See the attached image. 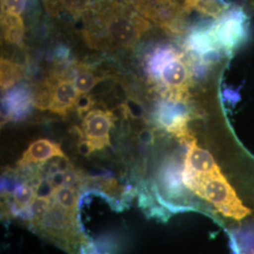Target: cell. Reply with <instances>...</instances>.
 Here are the masks:
<instances>
[{
  "mask_svg": "<svg viewBox=\"0 0 254 254\" xmlns=\"http://www.w3.org/2000/svg\"><path fill=\"white\" fill-rule=\"evenodd\" d=\"M84 17L88 19L82 36L96 50L130 49L151 27L145 17L121 0L98 3Z\"/></svg>",
  "mask_w": 254,
  "mask_h": 254,
  "instance_id": "1",
  "label": "cell"
},
{
  "mask_svg": "<svg viewBox=\"0 0 254 254\" xmlns=\"http://www.w3.org/2000/svg\"><path fill=\"white\" fill-rule=\"evenodd\" d=\"M146 71L157 82L167 100L187 102L192 81V67L185 54L173 46H158L146 58Z\"/></svg>",
  "mask_w": 254,
  "mask_h": 254,
  "instance_id": "2",
  "label": "cell"
},
{
  "mask_svg": "<svg viewBox=\"0 0 254 254\" xmlns=\"http://www.w3.org/2000/svg\"><path fill=\"white\" fill-rule=\"evenodd\" d=\"M186 188L212 204L225 218L240 220L250 214V210L239 200L220 168L192 180Z\"/></svg>",
  "mask_w": 254,
  "mask_h": 254,
  "instance_id": "3",
  "label": "cell"
},
{
  "mask_svg": "<svg viewBox=\"0 0 254 254\" xmlns=\"http://www.w3.org/2000/svg\"><path fill=\"white\" fill-rule=\"evenodd\" d=\"M127 4L164 31L174 35L184 32L186 10L175 0H130Z\"/></svg>",
  "mask_w": 254,
  "mask_h": 254,
  "instance_id": "4",
  "label": "cell"
},
{
  "mask_svg": "<svg viewBox=\"0 0 254 254\" xmlns=\"http://www.w3.org/2000/svg\"><path fill=\"white\" fill-rule=\"evenodd\" d=\"M207 31L218 52L230 54L245 40L246 14L241 9H230L207 27Z\"/></svg>",
  "mask_w": 254,
  "mask_h": 254,
  "instance_id": "5",
  "label": "cell"
},
{
  "mask_svg": "<svg viewBox=\"0 0 254 254\" xmlns=\"http://www.w3.org/2000/svg\"><path fill=\"white\" fill-rule=\"evenodd\" d=\"M154 118L159 127L187 144L194 138L188 127L191 120V112L187 102L164 99L158 105Z\"/></svg>",
  "mask_w": 254,
  "mask_h": 254,
  "instance_id": "6",
  "label": "cell"
},
{
  "mask_svg": "<svg viewBox=\"0 0 254 254\" xmlns=\"http://www.w3.org/2000/svg\"><path fill=\"white\" fill-rule=\"evenodd\" d=\"M34 106L33 91L26 84H18L5 91L2 97V123L26 118Z\"/></svg>",
  "mask_w": 254,
  "mask_h": 254,
  "instance_id": "7",
  "label": "cell"
},
{
  "mask_svg": "<svg viewBox=\"0 0 254 254\" xmlns=\"http://www.w3.org/2000/svg\"><path fill=\"white\" fill-rule=\"evenodd\" d=\"M114 124L111 112L102 109H92L82 122L83 135L90 140L96 150L110 145L109 132Z\"/></svg>",
  "mask_w": 254,
  "mask_h": 254,
  "instance_id": "8",
  "label": "cell"
},
{
  "mask_svg": "<svg viewBox=\"0 0 254 254\" xmlns=\"http://www.w3.org/2000/svg\"><path fill=\"white\" fill-rule=\"evenodd\" d=\"M54 86L49 110L61 116H66L77 104L79 93L76 90L73 79L62 73L54 72Z\"/></svg>",
  "mask_w": 254,
  "mask_h": 254,
  "instance_id": "9",
  "label": "cell"
},
{
  "mask_svg": "<svg viewBox=\"0 0 254 254\" xmlns=\"http://www.w3.org/2000/svg\"><path fill=\"white\" fill-rule=\"evenodd\" d=\"M52 157H66L61 145L48 139H38L32 142L19 160V167L41 163Z\"/></svg>",
  "mask_w": 254,
  "mask_h": 254,
  "instance_id": "10",
  "label": "cell"
},
{
  "mask_svg": "<svg viewBox=\"0 0 254 254\" xmlns=\"http://www.w3.org/2000/svg\"><path fill=\"white\" fill-rule=\"evenodd\" d=\"M1 26L5 42L19 47H24L26 27L21 15L1 13Z\"/></svg>",
  "mask_w": 254,
  "mask_h": 254,
  "instance_id": "11",
  "label": "cell"
},
{
  "mask_svg": "<svg viewBox=\"0 0 254 254\" xmlns=\"http://www.w3.org/2000/svg\"><path fill=\"white\" fill-rule=\"evenodd\" d=\"M73 73V84L79 95L88 94L94 86L104 79L103 76L94 73L91 67L80 63L74 65Z\"/></svg>",
  "mask_w": 254,
  "mask_h": 254,
  "instance_id": "12",
  "label": "cell"
},
{
  "mask_svg": "<svg viewBox=\"0 0 254 254\" xmlns=\"http://www.w3.org/2000/svg\"><path fill=\"white\" fill-rule=\"evenodd\" d=\"M23 77V67L8 59H1V90L7 91Z\"/></svg>",
  "mask_w": 254,
  "mask_h": 254,
  "instance_id": "13",
  "label": "cell"
},
{
  "mask_svg": "<svg viewBox=\"0 0 254 254\" xmlns=\"http://www.w3.org/2000/svg\"><path fill=\"white\" fill-rule=\"evenodd\" d=\"M36 198L35 190L27 183L20 184L12 192V211L21 214L27 210Z\"/></svg>",
  "mask_w": 254,
  "mask_h": 254,
  "instance_id": "14",
  "label": "cell"
},
{
  "mask_svg": "<svg viewBox=\"0 0 254 254\" xmlns=\"http://www.w3.org/2000/svg\"><path fill=\"white\" fill-rule=\"evenodd\" d=\"M53 200L69 214L73 215L78 207V194L75 189L62 187L56 190L52 196Z\"/></svg>",
  "mask_w": 254,
  "mask_h": 254,
  "instance_id": "15",
  "label": "cell"
},
{
  "mask_svg": "<svg viewBox=\"0 0 254 254\" xmlns=\"http://www.w3.org/2000/svg\"><path fill=\"white\" fill-rule=\"evenodd\" d=\"M64 9L78 18L87 14L93 7L94 0H62Z\"/></svg>",
  "mask_w": 254,
  "mask_h": 254,
  "instance_id": "16",
  "label": "cell"
},
{
  "mask_svg": "<svg viewBox=\"0 0 254 254\" xmlns=\"http://www.w3.org/2000/svg\"><path fill=\"white\" fill-rule=\"evenodd\" d=\"M51 201V198H35L29 206L30 218L34 221L43 220L50 207Z\"/></svg>",
  "mask_w": 254,
  "mask_h": 254,
  "instance_id": "17",
  "label": "cell"
},
{
  "mask_svg": "<svg viewBox=\"0 0 254 254\" xmlns=\"http://www.w3.org/2000/svg\"><path fill=\"white\" fill-rule=\"evenodd\" d=\"M225 9L226 7H224L223 4H220L217 0H201L196 9L200 11L201 14L217 19L225 12Z\"/></svg>",
  "mask_w": 254,
  "mask_h": 254,
  "instance_id": "18",
  "label": "cell"
},
{
  "mask_svg": "<svg viewBox=\"0 0 254 254\" xmlns=\"http://www.w3.org/2000/svg\"><path fill=\"white\" fill-rule=\"evenodd\" d=\"M27 0H1V13L21 15L27 7Z\"/></svg>",
  "mask_w": 254,
  "mask_h": 254,
  "instance_id": "19",
  "label": "cell"
},
{
  "mask_svg": "<svg viewBox=\"0 0 254 254\" xmlns=\"http://www.w3.org/2000/svg\"><path fill=\"white\" fill-rule=\"evenodd\" d=\"M94 105V100L92 98V96L90 94H83L80 95L78 101H77V104H76V110H77V113L78 115L82 117V116H86L91 110V108L93 107Z\"/></svg>",
  "mask_w": 254,
  "mask_h": 254,
  "instance_id": "20",
  "label": "cell"
},
{
  "mask_svg": "<svg viewBox=\"0 0 254 254\" xmlns=\"http://www.w3.org/2000/svg\"><path fill=\"white\" fill-rule=\"evenodd\" d=\"M55 189L47 178H43L35 188L36 198H52Z\"/></svg>",
  "mask_w": 254,
  "mask_h": 254,
  "instance_id": "21",
  "label": "cell"
},
{
  "mask_svg": "<svg viewBox=\"0 0 254 254\" xmlns=\"http://www.w3.org/2000/svg\"><path fill=\"white\" fill-rule=\"evenodd\" d=\"M124 110L127 114H129L133 118H141L144 115V109L142 106L138 102L131 98L127 99L126 105L124 106Z\"/></svg>",
  "mask_w": 254,
  "mask_h": 254,
  "instance_id": "22",
  "label": "cell"
},
{
  "mask_svg": "<svg viewBox=\"0 0 254 254\" xmlns=\"http://www.w3.org/2000/svg\"><path fill=\"white\" fill-rule=\"evenodd\" d=\"M81 182L79 173L72 168L68 169L64 172V186L66 188H73L75 189L76 186H78ZM76 190V189H75Z\"/></svg>",
  "mask_w": 254,
  "mask_h": 254,
  "instance_id": "23",
  "label": "cell"
},
{
  "mask_svg": "<svg viewBox=\"0 0 254 254\" xmlns=\"http://www.w3.org/2000/svg\"><path fill=\"white\" fill-rule=\"evenodd\" d=\"M46 11L52 15L57 16L62 10H64L62 0H43Z\"/></svg>",
  "mask_w": 254,
  "mask_h": 254,
  "instance_id": "24",
  "label": "cell"
},
{
  "mask_svg": "<svg viewBox=\"0 0 254 254\" xmlns=\"http://www.w3.org/2000/svg\"><path fill=\"white\" fill-rule=\"evenodd\" d=\"M47 179L51 183L53 188L56 190L64 186V172H57L47 177Z\"/></svg>",
  "mask_w": 254,
  "mask_h": 254,
  "instance_id": "25",
  "label": "cell"
},
{
  "mask_svg": "<svg viewBox=\"0 0 254 254\" xmlns=\"http://www.w3.org/2000/svg\"><path fill=\"white\" fill-rule=\"evenodd\" d=\"M94 150H96L95 147L88 139L82 140L78 144V151L84 156H89L92 152H94Z\"/></svg>",
  "mask_w": 254,
  "mask_h": 254,
  "instance_id": "26",
  "label": "cell"
},
{
  "mask_svg": "<svg viewBox=\"0 0 254 254\" xmlns=\"http://www.w3.org/2000/svg\"><path fill=\"white\" fill-rule=\"evenodd\" d=\"M154 133L151 130H149V129L142 130L139 133V141L142 144L148 145V144H150V143H152L154 141Z\"/></svg>",
  "mask_w": 254,
  "mask_h": 254,
  "instance_id": "27",
  "label": "cell"
},
{
  "mask_svg": "<svg viewBox=\"0 0 254 254\" xmlns=\"http://www.w3.org/2000/svg\"><path fill=\"white\" fill-rule=\"evenodd\" d=\"M201 0H184V9L187 13L190 12L191 10L197 9L198 5Z\"/></svg>",
  "mask_w": 254,
  "mask_h": 254,
  "instance_id": "28",
  "label": "cell"
}]
</instances>
